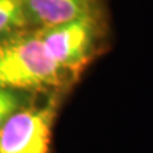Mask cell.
<instances>
[{
  "label": "cell",
  "mask_w": 153,
  "mask_h": 153,
  "mask_svg": "<svg viewBox=\"0 0 153 153\" xmlns=\"http://www.w3.org/2000/svg\"><path fill=\"white\" fill-rule=\"evenodd\" d=\"M28 26L23 0H0V40Z\"/></svg>",
  "instance_id": "5"
},
{
  "label": "cell",
  "mask_w": 153,
  "mask_h": 153,
  "mask_svg": "<svg viewBox=\"0 0 153 153\" xmlns=\"http://www.w3.org/2000/svg\"><path fill=\"white\" fill-rule=\"evenodd\" d=\"M28 25L35 28L54 27L92 14L91 0H23Z\"/></svg>",
  "instance_id": "4"
},
{
  "label": "cell",
  "mask_w": 153,
  "mask_h": 153,
  "mask_svg": "<svg viewBox=\"0 0 153 153\" xmlns=\"http://www.w3.org/2000/svg\"><path fill=\"white\" fill-rule=\"evenodd\" d=\"M26 103L28 102L25 93L13 89L0 88V126L7 121V119L12 114L25 106Z\"/></svg>",
  "instance_id": "6"
},
{
  "label": "cell",
  "mask_w": 153,
  "mask_h": 153,
  "mask_svg": "<svg viewBox=\"0 0 153 153\" xmlns=\"http://www.w3.org/2000/svg\"><path fill=\"white\" fill-rule=\"evenodd\" d=\"M59 101L26 103L0 126V153H50Z\"/></svg>",
  "instance_id": "2"
},
{
  "label": "cell",
  "mask_w": 153,
  "mask_h": 153,
  "mask_svg": "<svg viewBox=\"0 0 153 153\" xmlns=\"http://www.w3.org/2000/svg\"><path fill=\"white\" fill-rule=\"evenodd\" d=\"M50 57L40 32L22 30L0 40V88L28 92H54L66 76Z\"/></svg>",
  "instance_id": "1"
},
{
  "label": "cell",
  "mask_w": 153,
  "mask_h": 153,
  "mask_svg": "<svg viewBox=\"0 0 153 153\" xmlns=\"http://www.w3.org/2000/svg\"><path fill=\"white\" fill-rule=\"evenodd\" d=\"M37 30L47 54L66 73L78 71L89 60L96 41V23L92 14Z\"/></svg>",
  "instance_id": "3"
}]
</instances>
